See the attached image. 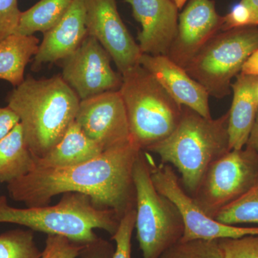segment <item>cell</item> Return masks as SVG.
Here are the masks:
<instances>
[{
    "label": "cell",
    "mask_w": 258,
    "mask_h": 258,
    "mask_svg": "<svg viewBox=\"0 0 258 258\" xmlns=\"http://www.w3.org/2000/svg\"><path fill=\"white\" fill-rule=\"evenodd\" d=\"M141 151L130 142L78 165L35 168L8 183V193L27 208L47 206L66 192L85 194L98 208L113 210L122 219L136 208L134 166Z\"/></svg>",
    "instance_id": "6da1fadb"
},
{
    "label": "cell",
    "mask_w": 258,
    "mask_h": 258,
    "mask_svg": "<svg viewBox=\"0 0 258 258\" xmlns=\"http://www.w3.org/2000/svg\"><path fill=\"white\" fill-rule=\"evenodd\" d=\"M35 159L45 157L74 123L81 100L61 76H27L8 96Z\"/></svg>",
    "instance_id": "7a4b0ae2"
},
{
    "label": "cell",
    "mask_w": 258,
    "mask_h": 258,
    "mask_svg": "<svg viewBox=\"0 0 258 258\" xmlns=\"http://www.w3.org/2000/svg\"><path fill=\"white\" fill-rule=\"evenodd\" d=\"M228 122L229 112L213 119L183 106L174 132L146 152L157 154L161 164L174 166L183 188L192 196L212 163L231 150Z\"/></svg>",
    "instance_id": "3957f363"
},
{
    "label": "cell",
    "mask_w": 258,
    "mask_h": 258,
    "mask_svg": "<svg viewBox=\"0 0 258 258\" xmlns=\"http://www.w3.org/2000/svg\"><path fill=\"white\" fill-rule=\"evenodd\" d=\"M121 219L113 210H102L88 195L79 192L62 194L52 206L15 208L6 197H0V223L16 224L47 235H61L81 244L92 243L100 229L113 235Z\"/></svg>",
    "instance_id": "277c9868"
},
{
    "label": "cell",
    "mask_w": 258,
    "mask_h": 258,
    "mask_svg": "<svg viewBox=\"0 0 258 258\" xmlns=\"http://www.w3.org/2000/svg\"><path fill=\"white\" fill-rule=\"evenodd\" d=\"M122 79L119 92L131 142L146 152L174 132L182 116L183 106L140 64L122 75Z\"/></svg>",
    "instance_id": "5b68a950"
},
{
    "label": "cell",
    "mask_w": 258,
    "mask_h": 258,
    "mask_svg": "<svg viewBox=\"0 0 258 258\" xmlns=\"http://www.w3.org/2000/svg\"><path fill=\"white\" fill-rule=\"evenodd\" d=\"M141 151L134 166L137 237L143 258H159L182 238L184 224L179 209L159 192L152 179V160Z\"/></svg>",
    "instance_id": "8992f818"
},
{
    "label": "cell",
    "mask_w": 258,
    "mask_h": 258,
    "mask_svg": "<svg viewBox=\"0 0 258 258\" xmlns=\"http://www.w3.org/2000/svg\"><path fill=\"white\" fill-rule=\"evenodd\" d=\"M258 50V26L241 27L218 32L185 68L209 96L225 98L232 91V80Z\"/></svg>",
    "instance_id": "52a82bcc"
},
{
    "label": "cell",
    "mask_w": 258,
    "mask_h": 258,
    "mask_svg": "<svg viewBox=\"0 0 258 258\" xmlns=\"http://www.w3.org/2000/svg\"><path fill=\"white\" fill-rule=\"evenodd\" d=\"M258 177V153L245 146L232 149L205 173L192 198L199 208L212 217L240 198Z\"/></svg>",
    "instance_id": "ba28073f"
},
{
    "label": "cell",
    "mask_w": 258,
    "mask_h": 258,
    "mask_svg": "<svg viewBox=\"0 0 258 258\" xmlns=\"http://www.w3.org/2000/svg\"><path fill=\"white\" fill-rule=\"evenodd\" d=\"M152 179L156 189L179 209L184 224L181 241L198 239L217 240L258 235V227L225 225L208 216L199 208L192 197L185 191L175 171L169 164L161 163L157 165L152 159Z\"/></svg>",
    "instance_id": "9c48e42d"
},
{
    "label": "cell",
    "mask_w": 258,
    "mask_h": 258,
    "mask_svg": "<svg viewBox=\"0 0 258 258\" xmlns=\"http://www.w3.org/2000/svg\"><path fill=\"white\" fill-rule=\"evenodd\" d=\"M111 60L98 40L88 35L77 50L60 61V76L81 101L119 91L122 75L113 69Z\"/></svg>",
    "instance_id": "30bf717a"
},
{
    "label": "cell",
    "mask_w": 258,
    "mask_h": 258,
    "mask_svg": "<svg viewBox=\"0 0 258 258\" xmlns=\"http://www.w3.org/2000/svg\"><path fill=\"white\" fill-rule=\"evenodd\" d=\"M88 35L98 40L123 75L138 66L142 51L120 18L116 0H84Z\"/></svg>",
    "instance_id": "8fae6325"
},
{
    "label": "cell",
    "mask_w": 258,
    "mask_h": 258,
    "mask_svg": "<svg viewBox=\"0 0 258 258\" xmlns=\"http://www.w3.org/2000/svg\"><path fill=\"white\" fill-rule=\"evenodd\" d=\"M75 121L103 151L131 142L126 111L119 91L81 101Z\"/></svg>",
    "instance_id": "7c38bea8"
},
{
    "label": "cell",
    "mask_w": 258,
    "mask_h": 258,
    "mask_svg": "<svg viewBox=\"0 0 258 258\" xmlns=\"http://www.w3.org/2000/svg\"><path fill=\"white\" fill-rule=\"evenodd\" d=\"M224 16L214 0H188L179 16L177 35L168 57L185 69L199 51L222 31Z\"/></svg>",
    "instance_id": "4fadbf2b"
},
{
    "label": "cell",
    "mask_w": 258,
    "mask_h": 258,
    "mask_svg": "<svg viewBox=\"0 0 258 258\" xmlns=\"http://www.w3.org/2000/svg\"><path fill=\"white\" fill-rule=\"evenodd\" d=\"M142 26L137 40L142 53L168 55L175 40L179 9L174 0H125Z\"/></svg>",
    "instance_id": "5bb4252c"
},
{
    "label": "cell",
    "mask_w": 258,
    "mask_h": 258,
    "mask_svg": "<svg viewBox=\"0 0 258 258\" xmlns=\"http://www.w3.org/2000/svg\"><path fill=\"white\" fill-rule=\"evenodd\" d=\"M139 63L181 106L191 108L205 118H212L208 91L167 55L142 54Z\"/></svg>",
    "instance_id": "9a60e30c"
},
{
    "label": "cell",
    "mask_w": 258,
    "mask_h": 258,
    "mask_svg": "<svg viewBox=\"0 0 258 258\" xmlns=\"http://www.w3.org/2000/svg\"><path fill=\"white\" fill-rule=\"evenodd\" d=\"M87 35L84 0H72L60 21L43 34L34 57L32 71H38L43 64L63 60L77 50Z\"/></svg>",
    "instance_id": "2e32d148"
},
{
    "label": "cell",
    "mask_w": 258,
    "mask_h": 258,
    "mask_svg": "<svg viewBox=\"0 0 258 258\" xmlns=\"http://www.w3.org/2000/svg\"><path fill=\"white\" fill-rule=\"evenodd\" d=\"M235 79L231 85L233 98L228 111L231 150L245 147L258 110V76L240 73Z\"/></svg>",
    "instance_id": "e0dca14e"
},
{
    "label": "cell",
    "mask_w": 258,
    "mask_h": 258,
    "mask_svg": "<svg viewBox=\"0 0 258 258\" xmlns=\"http://www.w3.org/2000/svg\"><path fill=\"white\" fill-rule=\"evenodd\" d=\"M104 152L101 146L88 137L76 121L57 145L45 157L36 159L35 168H59L78 165Z\"/></svg>",
    "instance_id": "ac0fdd59"
},
{
    "label": "cell",
    "mask_w": 258,
    "mask_h": 258,
    "mask_svg": "<svg viewBox=\"0 0 258 258\" xmlns=\"http://www.w3.org/2000/svg\"><path fill=\"white\" fill-rule=\"evenodd\" d=\"M40 41L35 35L12 34L0 41V80L14 88L25 81V71L38 50Z\"/></svg>",
    "instance_id": "d6986e66"
},
{
    "label": "cell",
    "mask_w": 258,
    "mask_h": 258,
    "mask_svg": "<svg viewBox=\"0 0 258 258\" xmlns=\"http://www.w3.org/2000/svg\"><path fill=\"white\" fill-rule=\"evenodd\" d=\"M35 168L20 123L0 140V182H12Z\"/></svg>",
    "instance_id": "ffe728a7"
},
{
    "label": "cell",
    "mask_w": 258,
    "mask_h": 258,
    "mask_svg": "<svg viewBox=\"0 0 258 258\" xmlns=\"http://www.w3.org/2000/svg\"><path fill=\"white\" fill-rule=\"evenodd\" d=\"M72 0H40L22 12L15 33L34 35L37 32L45 34L54 28L66 14Z\"/></svg>",
    "instance_id": "44dd1931"
},
{
    "label": "cell",
    "mask_w": 258,
    "mask_h": 258,
    "mask_svg": "<svg viewBox=\"0 0 258 258\" xmlns=\"http://www.w3.org/2000/svg\"><path fill=\"white\" fill-rule=\"evenodd\" d=\"M213 218L229 225L258 224V177L247 192L220 210Z\"/></svg>",
    "instance_id": "7402d4cb"
},
{
    "label": "cell",
    "mask_w": 258,
    "mask_h": 258,
    "mask_svg": "<svg viewBox=\"0 0 258 258\" xmlns=\"http://www.w3.org/2000/svg\"><path fill=\"white\" fill-rule=\"evenodd\" d=\"M33 231L21 229L0 235V258H41Z\"/></svg>",
    "instance_id": "603a6c76"
},
{
    "label": "cell",
    "mask_w": 258,
    "mask_h": 258,
    "mask_svg": "<svg viewBox=\"0 0 258 258\" xmlns=\"http://www.w3.org/2000/svg\"><path fill=\"white\" fill-rule=\"evenodd\" d=\"M159 258H224L218 240H179Z\"/></svg>",
    "instance_id": "cb8c5ba5"
},
{
    "label": "cell",
    "mask_w": 258,
    "mask_h": 258,
    "mask_svg": "<svg viewBox=\"0 0 258 258\" xmlns=\"http://www.w3.org/2000/svg\"><path fill=\"white\" fill-rule=\"evenodd\" d=\"M224 258H258V235L218 240Z\"/></svg>",
    "instance_id": "d4e9b609"
},
{
    "label": "cell",
    "mask_w": 258,
    "mask_h": 258,
    "mask_svg": "<svg viewBox=\"0 0 258 258\" xmlns=\"http://www.w3.org/2000/svg\"><path fill=\"white\" fill-rule=\"evenodd\" d=\"M86 245L63 236L47 235L41 258H78Z\"/></svg>",
    "instance_id": "484cf974"
},
{
    "label": "cell",
    "mask_w": 258,
    "mask_h": 258,
    "mask_svg": "<svg viewBox=\"0 0 258 258\" xmlns=\"http://www.w3.org/2000/svg\"><path fill=\"white\" fill-rule=\"evenodd\" d=\"M135 222V209L122 217L118 230L111 236V240L115 242L113 258H132V237Z\"/></svg>",
    "instance_id": "4316f807"
},
{
    "label": "cell",
    "mask_w": 258,
    "mask_h": 258,
    "mask_svg": "<svg viewBox=\"0 0 258 258\" xmlns=\"http://www.w3.org/2000/svg\"><path fill=\"white\" fill-rule=\"evenodd\" d=\"M21 13L18 0H0V41L15 33Z\"/></svg>",
    "instance_id": "83f0119b"
},
{
    "label": "cell",
    "mask_w": 258,
    "mask_h": 258,
    "mask_svg": "<svg viewBox=\"0 0 258 258\" xmlns=\"http://www.w3.org/2000/svg\"><path fill=\"white\" fill-rule=\"evenodd\" d=\"M252 18L250 10L242 2L235 5L230 13L224 16V25L222 31L231 29L250 26Z\"/></svg>",
    "instance_id": "f1b7e54d"
},
{
    "label": "cell",
    "mask_w": 258,
    "mask_h": 258,
    "mask_svg": "<svg viewBox=\"0 0 258 258\" xmlns=\"http://www.w3.org/2000/svg\"><path fill=\"white\" fill-rule=\"evenodd\" d=\"M115 247L109 241L98 237V240L86 244L79 258H113Z\"/></svg>",
    "instance_id": "f546056e"
},
{
    "label": "cell",
    "mask_w": 258,
    "mask_h": 258,
    "mask_svg": "<svg viewBox=\"0 0 258 258\" xmlns=\"http://www.w3.org/2000/svg\"><path fill=\"white\" fill-rule=\"evenodd\" d=\"M19 123L20 118L11 108L0 106V140Z\"/></svg>",
    "instance_id": "4dcf8cb0"
},
{
    "label": "cell",
    "mask_w": 258,
    "mask_h": 258,
    "mask_svg": "<svg viewBox=\"0 0 258 258\" xmlns=\"http://www.w3.org/2000/svg\"><path fill=\"white\" fill-rule=\"evenodd\" d=\"M241 73L258 76V50L246 61Z\"/></svg>",
    "instance_id": "1f68e13d"
},
{
    "label": "cell",
    "mask_w": 258,
    "mask_h": 258,
    "mask_svg": "<svg viewBox=\"0 0 258 258\" xmlns=\"http://www.w3.org/2000/svg\"><path fill=\"white\" fill-rule=\"evenodd\" d=\"M246 146L252 148L258 153V110L255 121H254L251 133L249 134L248 141H247Z\"/></svg>",
    "instance_id": "d6a6232c"
},
{
    "label": "cell",
    "mask_w": 258,
    "mask_h": 258,
    "mask_svg": "<svg viewBox=\"0 0 258 258\" xmlns=\"http://www.w3.org/2000/svg\"><path fill=\"white\" fill-rule=\"evenodd\" d=\"M250 10L252 14V25L258 26V0H241Z\"/></svg>",
    "instance_id": "836d02e7"
},
{
    "label": "cell",
    "mask_w": 258,
    "mask_h": 258,
    "mask_svg": "<svg viewBox=\"0 0 258 258\" xmlns=\"http://www.w3.org/2000/svg\"><path fill=\"white\" fill-rule=\"evenodd\" d=\"M175 1L176 5H177L178 8L179 10L182 9L184 8V5H186V2L188 0H174Z\"/></svg>",
    "instance_id": "e575fe53"
},
{
    "label": "cell",
    "mask_w": 258,
    "mask_h": 258,
    "mask_svg": "<svg viewBox=\"0 0 258 258\" xmlns=\"http://www.w3.org/2000/svg\"><path fill=\"white\" fill-rule=\"evenodd\" d=\"M257 98H258V91H257Z\"/></svg>",
    "instance_id": "d590c367"
}]
</instances>
